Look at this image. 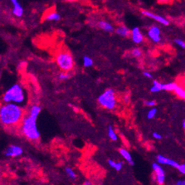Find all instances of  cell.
I'll return each mask as SVG.
<instances>
[{
    "label": "cell",
    "instance_id": "cell-35",
    "mask_svg": "<svg viewBox=\"0 0 185 185\" xmlns=\"http://www.w3.org/2000/svg\"><path fill=\"white\" fill-rule=\"evenodd\" d=\"M84 185H92V182H91V181H85V182H84Z\"/></svg>",
    "mask_w": 185,
    "mask_h": 185
},
{
    "label": "cell",
    "instance_id": "cell-21",
    "mask_svg": "<svg viewBox=\"0 0 185 185\" xmlns=\"http://www.w3.org/2000/svg\"><path fill=\"white\" fill-rule=\"evenodd\" d=\"M82 64H83L84 67L85 68L91 67L93 66L94 64L93 59L89 56L85 55V56H84L83 58H82Z\"/></svg>",
    "mask_w": 185,
    "mask_h": 185
},
{
    "label": "cell",
    "instance_id": "cell-3",
    "mask_svg": "<svg viewBox=\"0 0 185 185\" xmlns=\"http://www.w3.org/2000/svg\"><path fill=\"white\" fill-rule=\"evenodd\" d=\"M2 98L5 103H14L20 104L25 101L26 97L21 85L19 84H14L5 92Z\"/></svg>",
    "mask_w": 185,
    "mask_h": 185
},
{
    "label": "cell",
    "instance_id": "cell-14",
    "mask_svg": "<svg viewBox=\"0 0 185 185\" xmlns=\"http://www.w3.org/2000/svg\"><path fill=\"white\" fill-rule=\"evenodd\" d=\"M115 33L121 37H129L131 36V30L126 26L121 25L115 30Z\"/></svg>",
    "mask_w": 185,
    "mask_h": 185
},
{
    "label": "cell",
    "instance_id": "cell-6",
    "mask_svg": "<svg viewBox=\"0 0 185 185\" xmlns=\"http://www.w3.org/2000/svg\"><path fill=\"white\" fill-rule=\"evenodd\" d=\"M147 36L154 43H159L162 40L161 30L157 25H152L147 30Z\"/></svg>",
    "mask_w": 185,
    "mask_h": 185
},
{
    "label": "cell",
    "instance_id": "cell-7",
    "mask_svg": "<svg viewBox=\"0 0 185 185\" xmlns=\"http://www.w3.org/2000/svg\"><path fill=\"white\" fill-rule=\"evenodd\" d=\"M141 14H142L143 16H145V17L153 19V20H156L158 23L164 25V26H168V25H169V20L165 18V17H164L163 16H161L159 15V14H155L154 13V12H150V11L147 10L141 11Z\"/></svg>",
    "mask_w": 185,
    "mask_h": 185
},
{
    "label": "cell",
    "instance_id": "cell-9",
    "mask_svg": "<svg viewBox=\"0 0 185 185\" xmlns=\"http://www.w3.org/2000/svg\"><path fill=\"white\" fill-rule=\"evenodd\" d=\"M24 151L22 149L21 147L18 146V145L12 144L8 147L7 149L5 151V155L8 157H20L23 154Z\"/></svg>",
    "mask_w": 185,
    "mask_h": 185
},
{
    "label": "cell",
    "instance_id": "cell-16",
    "mask_svg": "<svg viewBox=\"0 0 185 185\" xmlns=\"http://www.w3.org/2000/svg\"><path fill=\"white\" fill-rule=\"evenodd\" d=\"M41 111H42V107L39 104H33L30 108V110H29L27 114L31 116H33V117L38 118L39 114H40Z\"/></svg>",
    "mask_w": 185,
    "mask_h": 185
},
{
    "label": "cell",
    "instance_id": "cell-31",
    "mask_svg": "<svg viewBox=\"0 0 185 185\" xmlns=\"http://www.w3.org/2000/svg\"><path fill=\"white\" fill-rule=\"evenodd\" d=\"M153 137L157 140H161L162 138V135L159 133H158V132H154V133H153Z\"/></svg>",
    "mask_w": 185,
    "mask_h": 185
},
{
    "label": "cell",
    "instance_id": "cell-22",
    "mask_svg": "<svg viewBox=\"0 0 185 185\" xmlns=\"http://www.w3.org/2000/svg\"><path fill=\"white\" fill-rule=\"evenodd\" d=\"M174 92H175V95H176L178 98H181V99L185 100V89H184V88L180 85H178Z\"/></svg>",
    "mask_w": 185,
    "mask_h": 185
},
{
    "label": "cell",
    "instance_id": "cell-38",
    "mask_svg": "<svg viewBox=\"0 0 185 185\" xmlns=\"http://www.w3.org/2000/svg\"><path fill=\"white\" fill-rule=\"evenodd\" d=\"M65 1H67V2H73L76 1V0H65Z\"/></svg>",
    "mask_w": 185,
    "mask_h": 185
},
{
    "label": "cell",
    "instance_id": "cell-11",
    "mask_svg": "<svg viewBox=\"0 0 185 185\" xmlns=\"http://www.w3.org/2000/svg\"><path fill=\"white\" fill-rule=\"evenodd\" d=\"M157 161L158 163H159L160 165H170V166L175 167V168H178V165H179L178 162L174 161L173 159L167 158L162 155H158L157 157Z\"/></svg>",
    "mask_w": 185,
    "mask_h": 185
},
{
    "label": "cell",
    "instance_id": "cell-37",
    "mask_svg": "<svg viewBox=\"0 0 185 185\" xmlns=\"http://www.w3.org/2000/svg\"><path fill=\"white\" fill-rule=\"evenodd\" d=\"M182 125H183V128H184V129H185V119L184 120V122H183Z\"/></svg>",
    "mask_w": 185,
    "mask_h": 185
},
{
    "label": "cell",
    "instance_id": "cell-26",
    "mask_svg": "<svg viewBox=\"0 0 185 185\" xmlns=\"http://www.w3.org/2000/svg\"><path fill=\"white\" fill-rule=\"evenodd\" d=\"M131 54L134 57H140L142 56L143 52L139 48H135L131 51Z\"/></svg>",
    "mask_w": 185,
    "mask_h": 185
},
{
    "label": "cell",
    "instance_id": "cell-28",
    "mask_svg": "<svg viewBox=\"0 0 185 185\" xmlns=\"http://www.w3.org/2000/svg\"><path fill=\"white\" fill-rule=\"evenodd\" d=\"M175 43L178 45L179 47H181V49H185V42L184 40L181 39H175Z\"/></svg>",
    "mask_w": 185,
    "mask_h": 185
},
{
    "label": "cell",
    "instance_id": "cell-19",
    "mask_svg": "<svg viewBox=\"0 0 185 185\" xmlns=\"http://www.w3.org/2000/svg\"><path fill=\"white\" fill-rule=\"evenodd\" d=\"M161 90H162V83L159 82L158 80H154L153 82L152 87L151 88L150 91L152 93H157L159 92Z\"/></svg>",
    "mask_w": 185,
    "mask_h": 185
},
{
    "label": "cell",
    "instance_id": "cell-25",
    "mask_svg": "<svg viewBox=\"0 0 185 185\" xmlns=\"http://www.w3.org/2000/svg\"><path fill=\"white\" fill-rule=\"evenodd\" d=\"M58 79L60 81H65L67 80L71 77V75H70L69 72H65V71H61L60 73H59L58 74Z\"/></svg>",
    "mask_w": 185,
    "mask_h": 185
},
{
    "label": "cell",
    "instance_id": "cell-30",
    "mask_svg": "<svg viewBox=\"0 0 185 185\" xmlns=\"http://www.w3.org/2000/svg\"><path fill=\"white\" fill-rule=\"evenodd\" d=\"M177 169H178V172H179L180 173L185 175V163L181 164V165H178V168H177Z\"/></svg>",
    "mask_w": 185,
    "mask_h": 185
},
{
    "label": "cell",
    "instance_id": "cell-33",
    "mask_svg": "<svg viewBox=\"0 0 185 185\" xmlns=\"http://www.w3.org/2000/svg\"><path fill=\"white\" fill-rule=\"evenodd\" d=\"M177 185H185V180H179L176 182Z\"/></svg>",
    "mask_w": 185,
    "mask_h": 185
},
{
    "label": "cell",
    "instance_id": "cell-29",
    "mask_svg": "<svg viewBox=\"0 0 185 185\" xmlns=\"http://www.w3.org/2000/svg\"><path fill=\"white\" fill-rule=\"evenodd\" d=\"M144 103H145V105H146V106L153 107H154L156 104H157V101H156V100H146V101H144Z\"/></svg>",
    "mask_w": 185,
    "mask_h": 185
},
{
    "label": "cell",
    "instance_id": "cell-27",
    "mask_svg": "<svg viewBox=\"0 0 185 185\" xmlns=\"http://www.w3.org/2000/svg\"><path fill=\"white\" fill-rule=\"evenodd\" d=\"M157 114V108H151L149 111L147 112V117L148 119H154V117L156 116V115Z\"/></svg>",
    "mask_w": 185,
    "mask_h": 185
},
{
    "label": "cell",
    "instance_id": "cell-18",
    "mask_svg": "<svg viewBox=\"0 0 185 185\" xmlns=\"http://www.w3.org/2000/svg\"><path fill=\"white\" fill-rule=\"evenodd\" d=\"M107 162L108 165H109L111 168L114 169L117 172L121 171L122 167H123V162H116V161L113 160V159H108Z\"/></svg>",
    "mask_w": 185,
    "mask_h": 185
},
{
    "label": "cell",
    "instance_id": "cell-23",
    "mask_svg": "<svg viewBox=\"0 0 185 185\" xmlns=\"http://www.w3.org/2000/svg\"><path fill=\"white\" fill-rule=\"evenodd\" d=\"M178 85L176 82H169L167 84H162V90L168 92H174Z\"/></svg>",
    "mask_w": 185,
    "mask_h": 185
},
{
    "label": "cell",
    "instance_id": "cell-8",
    "mask_svg": "<svg viewBox=\"0 0 185 185\" xmlns=\"http://www.w3.org/2000/svg\"><path fill=\"white\" fill-rule=\"evenodd\" d=\"M153 169H154V173L156 175V181L158 184L162 185L165 183V175L163 169L160 165L159 163H153Z\"/></svg>",
    "mask_w": 185,
    "mask_h": 185
},
{
    "label": "cell",
    "instance_id": "cell-12",
    "mask_svg": "<svg viewBox=\"0 0 185 185\" xmlns=\"http://www.w3.org/2000/svg\"><path fill=\"white\" fill-rule=\"evenodd\" d=\"M97 25H98V28L107 33H113L115 31L114 27L110 22L106 21V20H99Z\"/></svg>",
    "mask_w": 185,
    "mask_h": 185
},
{
    "label": "cell",
    "instance_id": "cell-36",
    "mask_svg": "<svg viewBox=\"0 0 185 185\" xmlns=\"http://www.w3.org/2000/svg\"><path fill=\"white\" fill-rule=\"evenodd\" d=\"M159 1L162 2H169V1H170V0H159Z\"/></svg>",
    "mask_w": 185,
    "mask_h": 185
},
{
    "label": "cell",
    "instance_id": "cell-5",
    "mask_svg": "<svg viewBox=\"0 0 185 185\" xmlns=\"http://www.w3.org/2000/svg\"><path fill=\"white\" fill-rule=\"evenodd\" d=\"M98 102L100 107L105 109L109 111L114 110L117 105V99L115 91L112 89L105 90L98 98Z\"/></svg>",
    "mask_w": 185,
    "mask_h": 185
},
{
    "label": "cell",
    "instance_id": "cell-32",
    "mask_svg": "<svg viewBox=\"0 0 185 185\" xmlns=\"http://www.w3.org/2000/svg\"><path fill=\"white\" fill-rule=\"evenodd\" d=\"M143 76H145V77H146V78H148V79H151V78L153 77L152 74H151V73H150V72H147V71L143 72Z\"/></svg>",
    "mask_w": 185,
    "mask_h": 185
},
{
    "label": "cell",
    "instance_id": "cell-15",
    "mask_svg": "<svg viewBox=\"0 0 185 185\" xmlns=\"http://www.w3.org/2000/svg\"><path fill=\"white\" fill-rule=\"evenodd\" d=\"M24 13V9L23 6L21 5L20 2H17V4L13 5L12 8V14L17 17H21Z\"/></svg>",
    "mask_w": 185,
    "mask_h": 185
},
{
    "label": "cell",
    "instance_id": "cell-34",
    "mask_svg": "<svg viewBox=\"0 0 185 185\" xmlns=\"http://www.w3.org/2000/svg\"><path fill=\"white\" fill-rule=\"evenodd\" d=\"M10 2H12V5H13L17 4V2H18V0H10Z\"/></svg>",
    "mask_w": 185,
    "mask_h": 185
},
{
    "label": "cell",
    "instance_id": "cell-10",
    "mask_svg": "<svg viewBox=\"0 0 185 185\" xmlns=\"http://www.w3.org/2000/svg\"><path fill=\"white\" fill-rule=\"evenodd\" d=\"M131 39L135 44H141L143 41V35L138 27L132 28L131 30Z\"/></svg>",
    "mask_w": 185,
    "mask_h": 185
},
{
    "label": "cell",
    "instance_id": "cell-1",
    "mask_svg": "<svg viewBox=\"0 0 185 185\" xmlns=\"http://www.w3.org/2000/svg\"><path fill=\"white\" fill-rule=\"evenodd\" d=\"M24 116V111L17 103H5L0 107V122L6 128L20 127Z\"/></svg>",
    "mask_w": 185,
    "mask_h": 185
},
{
    "label": "cell",
    "instance_id": "cell-20",
    "mask_svg": "<svg viewBox=\"0 0 185 185\" xmlns=\"http://www.w3.org/2000/svg\"><path fill=\"white\" fill-rule=\"evenodd\" d=\"M107 135L109 137L110 139L113 141H118V135L115 132L114 129L113 128L111 125L108 127L107 129Z\"/></svg>",
    "mask_w": 185,
    "mask_h": 185
},
{
    "label": "cell",
    "instance_id": "cell-4",
    "mask_svg": "<svg viewBox=\"0 0 185 185\" xmlns=\"http://www.w3.org/2000/svg\"><path fill=\"white\" fill-rule=\"evenodd\" d=\"M56 64L61 71L71 72L75 66L73 55L67 51H60L55 56Z\"/></svg>",
    "mask_w": 185,
    "mask_h": 185
},
{
    "label": "cell",
    "instance_id": "cell-2",
    "mask_svg": "<svg viewBox=\"0 0 185 185\" xmlns=\"http://www.w3.org/2000/svg\"><path fill=\"white\" fill-rule=\"evenodd\" d=\"M37 119L29 114L25 115L19 127L22 135L30 141H37L40 138V132L36 123Z\"/></svg>",
    "mask_w": 185,
    "mask_h": 185
},
{
    "label": "cell",
    "instance_id": "cell-24",
    "mask_svg": "<svg viewBox=\"0 0 185 185\" xmlns=\"http://www.w3.org/2000/svg\"><path fill=\"white\" fill-rule=\"evenodd\" d=\"M65 172H66L67 175L72 180H75L77 178V175H76V172H75L74 170L71 168V167H66V168H65Z\"/></svg>",
    "mask_w": 185,
    "mask_h": 185
},
{
    "label": "cell",
    "instance_id": "cell-13",
    "mask_svg": "<svg viewBox=\"0 0 185 185\" xmlns=\"http://www.w3.org/2000/svg\"><path fill=\"white\" fill-rule=\"evenodd\" d=\"M119 154H120V155L122 157V158H123L124 159H125L126 162H128L129 165H132V166L135 165V162H134V160L132 159V155H131L130 152H129L128 150L125 149V148H120V149L119 150Z\"/></svg>",
    "mask_w": 185,
    "mask_h": 185
},
{
    "label": "cell",
    "instance_id": "cell-17",
    "mask_svg": "<svg viewBox=\"0 0 185 185\" xmlns=\"http://www.w3.org/2000/svg\"><path fill=\"white\" fill-rule=\"evenodd\" d=\"M60 19H61V16L57 12H50L45 17V20L47 21H59Z\"/></svg>",
    "mask_w": 185,
    "mask_h": 185
}]
</instances>
